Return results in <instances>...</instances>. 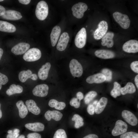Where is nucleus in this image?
Returning a JSON list of instances; mask_svg holds the SVG:
<instances>
[{
  "instance_id": "33",
  "label": "nucleus",
  "mask_w": 138,
  "mask_h": 138,
  "mask_svg": "<svg viewBox=\"0 0 138 138\" xmlns=\"http://www.w3.org/2000/svg\"><path fill=\"white\" fill-rule=\"evenodd\" d=\"M20 131L19 130L16 128L8 130L6 138H17L19 135Z\"/></svg>"
},
{
  "instance_id": "11",
  "label": "nucleus",
  "mask_w": 138,
  "mask_h": 138,
  "mask_svg": "<svg viewBox=\"0 0 138 138\" xmlns=\"http://www.w3.org/2000/svg\"><path fill=\"white\" fill-rule=\"evenodd\" d=\"M123 50L128 53H136L138 52V41L131 40L126 42L122 46Z\"/></svg>"
},
{
  "instance_id": "30",
  "label": "nucleus",
  "mask_w": 138,
  "mask_h": 138,
  "mask_svg": "<svg viewBox=\"0 0 138 138\" xmlns=\"http://www.w3.org/2000/svg\"><path fill=\"white\" fill-rule=\"evenodd\" d=\"M121 86L120 84L116 82H114L113 88L110 92L111 95L114 98L120 96L121 94Z\"/></svg>"
},
{
  "instance_id": "14",
  "label": "nucleus",
  "mask_w": 138,
  "mask_h": 138,
  "mask_svg": "<svg viewBox=\"0 0 138 138\" xmlns=\"http://www.w3.org/2000/svg\"><path fill=\"white\" fill-rule=\"evenodd\" d=\"M122 116L124 120L132 126H135L138 123V119L136 116L131 111L124 110L122 112Z\"/></svg>"
},
{
  "instance_id": "28",
  "label": "nucleus",
  "mask_w": 138,
  "mask_h": 138,
  "mask_svg": "<svg viewBox=\"0 0 138 138\" xmlns=\"http://www.w3.org/2000/svg\"><path fill=\"white\" fill-rule=\"evenodd\" d=\"M136 91V88L134 84L130 82H128L123 87L121 88V94L125 95L127 94H132Z\"/></svg>"
},
{
  "instance_id": "21",
  "label": "nucleus",
  "mask_w": 138,
  "mask_h": 138,
  "mask_svg": "<svg viewBox=\"0 0 138 138\" xmlns=\"http://www.w3.org/2000/svg\"><path fill=\"white\" fill-rule=\"evenodd\" d=\"M63 115L62 114L58 111L49 110L45 113L44 117L48 121L50 120L52 118L56 121H58L61 119Z\"/></svg>"
},
{
  "instance_id": "46",
  "label": "nucleus",
  "mask_w": 138,
  "mask_h": 138,
  "mask_svg": "<svg viewBox=\"0 0 138 138\" xmlns=\"http://www.w3.org/2000/svg\"><path fill=\"white\" fill-rule=\"evenodd\" d=\"M134 81L136 86L138 88V75H137L135 77Z\"/></svg>"
},
{
  "instance_id": "44",
  "label": "nucleus",
  "mask_w": 138,
  "mask_h": 138,
  "mask_svg": "<svg viewBox=\"0 0 138 138\" xmlns=\"http://www.w3.org/2000/svg\"><path fill=\"white\" fill-rule=\"evenodd\" d=\"M6 11L5 8L0 5V16H2L4 14Z\"/></svg>"
},
{
  "instance_id": "24",
  "label": "nucleus",
  "mask_w": 138,
  "mask_h": 138,
  "mask_svg": "<svg viewBox=\"0 0 138 138\" xmlns=\"http://www.w3.org/2000/svg\"><path fill=\"white\" fill-rule=\"evenodd\" d=\"M25 127L30 130L35 132L42 131L44 128V125L39 122L27 123L25 125Z\"/></svg>"
},
{
  "instance_id": "23",
  "label": "nucleus",
  "mask_w": 138,
  "mask_h": 138,
  "mask_svg": "<svg viewBox=\"0 0 138 138\" xmlns=\"http://www.w3.org/2000/svg\"><path fill=\"white\" fill-rule=\"evenodd\" d=\"M16 28L13 24L6 21L0 20V31L12 33L15 32Z\"/></svg>"
},
{
  "instance_id": "52",
  "label": "nucleus",
  "mask_w": 138,
  "mask_h": 138,
  "mask_svg": "<svg viewBox=\"0 0 138 138\" xmlns=\"http://www.w3.org/2000/svg\"><path fill=\"white\" fill-rule=\"evenodd\" d=\"M4 1L3 0H0V2H2V1Z\"/></svg>"
},
{
  "instance_id": "34",
  "label": "nucleus",
  "mask_w": 138,
  "mask_h": 138,
  "mask_svg": "<svg viewBox=\"0 0 138 138\" xmlns=\"http://www.w3.org/2000/svg\"><path fill=\"white\" fill-rule=\"evenodd\" d=\"M53 138H67V137L65 131L59 129L55 132Z\"/></svg>"
},
{
  "instance_id": "31",
  "label": "nucleus",
  "mask_w": 138,
  "mask_h": 138,
  "mask_svg": "<svg viewBox=\"0 0 138 138\" xmlns=\"http://www.w3.org/2000/svg\"><path fill=\"white\" fill-rule=\"evenodd\" d=\"M72 121H75L74 126L76 128H79L84 125L83 119L78 114H74L72 118Z\"/></svg>"
},
{
  "instance_id": "7",
  "label": "nucleus",
  "mask_w": 138,
  "mask_h": 138,
  "mask_svg": "<svg viewBox=\"0 0 138 138\" xmlns=\"http://www.w3.org/2000/svg\"><path fill=\"white\" fill-rule=\"evenodd\" d=\"M69 67L71 73L73 77H79L82 76L83 72V67L76 59H72L70 62Z\"/></svg>"
},
{
  "instance_id": "15",
  "label": "nucleus",
  "mask_w": 138,
  "mask_h": 138,
  "mask_svg": "<svg viewBox=\"0 0 138 138\" xmlns=\"http://www.w3.org/2000/svg\"><path fill=\"white\" fill-rule=\"evenodd\" d=\"M18 77L20 81L22 83L25 82L29 78L36 80L38 78L37 75L32 74L31 71L29 70L20 71Z\"/></svg>"
},
{
  "instance_id": "26",
  "label": "nucleus",
  "mask_w": 138,
  "mask_h": 138,
  "mask_svg": "<svg viewBox=\"0 0 138 138\" xmlns=\"http://www.w3.org/2000/svg\"><path fill=\"white\" fill-rule=\"evenodd\" d=\"M16 105L18 109L20 117L22 118H25L28 113V110L24 102L22 100H20L16 102Z\"/></svg>"
},
{
  "instance_id": "16",
  "label": "nucleus",
  "mask_w": 138,
  "mask_h": 138,
  "mask_svg": "<svg viewBox=\"0 0 138 138\" xmlns=\"http://www.w3.org/2000/svg\"><path fill=\"white\" fill-rule=\"evenodd\" d=\"M2 17L6 20H15L20 19L22 16L21 13L18 11L13 10H6Z\"/></svg>"
},
{
  "instance_id": "40",
  "label": "nucleus",
  "mask_w": 138,
  "mask_h": 138,
  "mask_svg": "<svg viewBox=\"0 0 138 138\" xmlns=\"http://www.w3.org/2000/svg\"><path fill=\"white\" fill-rule=\"evenodd\" d=\"M95 107L93 105L89 104L87 107V112L90 115H93L95 112Z\"/></svg>"
},
{
  "instance_id": "6",
  "label": "nucleus",
  "mask_w": 138,
  "mask_h": 138,
  "mask_svg": "<svg viewBox=\"0 0 138 138\" xmlns=\"http://www.w3.org/2000/svg\"><path fill=\"white\" fill-rule=\"evenodd\" d=\"M113 16L115 21L122 28L126 29L129 27L130 21L127 15L116 12L113 14Z\"/></svg>"
},
{
  "instance_id": "9",
  "label": "nucleus",
  "mask_w": 138,
  "mask_h": 138,
  "mask_svg": "<svg viewBox=\"0 0 138 138\" xmlns=\"http://www.w3.org/2000/svg\"><path fill=\"white\" fill-rule=\"evenodd\" d=\"M98 26L93 34L94 38L96 40L102 38L106 33L108 28V23L104 20L100 21Z\"/></svg>"
},
{
  "instance_id": "38",
  "label": "nucleus",
  "mask_w": 138,
  "mask_h": 138,
  "mask_svg": "<svg viewBox=\"0 0 138 138\" xmlns=\"http://www.w3.org/2000/svg\"><path fill=\"white\" fill-rule=\"evenodd\" d=\"M8 79L7 76L0 72V84L4 85L8 82Z\"/></svg>"
},
{
  "instance_id": "50",
  "label": "nucleus",
  "mask_w": 138,
  "mask_h": 138,
  "mask_svg": "<svg viewBox=\"0 0 138 138\" xmlns=\"http://www.w3.org/2000/svg\"><path fill=\"white\" fill-rule=\"evenodd\" d=\"M97 100H95V101L93 103V105H96L97 103Z\"/></svg>"
},
{
  "instance_id": "39",
  "label": "nucleus",
  "mask_w": 138,
  "mask_h": 138,
  "mask_svg": "<svg viewBox=\"0 0 138 138\" xmlns=\"http://www.w3.org/2000/svg\"><path fill=\"white\" fill-rule=\"evenodd\" d=\"M130 67L132 70L134 72L138 73V61L132 62L131 64Z\"/></svg>"
},
{
  "instance_id": "25",
  "label": "nucleus",
  "mask_w": 138,
  "mask_h": 138,
  "mask_svg": "<svg viewBox=\"0 0 138 138\" xmlns=\"http://www.w3.org/2000/svg\"><path fill=\"white\" fill-rule=\"evenodd\" d=\"M108 102L107 98L101 97L97 102L95 109V112L97 114L101 113L104 110Z\"/></svg>"
},
{
  "instance_id": "17",
  "label": "nucleus",
  "mask_w": 138,
  "mask_h": 138,
  "mask_svg": "<svg viewBox=\"0 0 138 138\" xmlns=\"http://www.w3.org/2000/svg\"><path fill=\"white\" fill-rule=\"evenodd\" d=\"M94 54L96 57L103 59L112 58L115 56L113 52L104 49L97 50L95 52Z\"/></svg>"
},
{
  "instance_id": "19",
  "label": "nucleus",
  "mask_w": 138,
  "mask_h": 138,
  "mask_svg": "<svg viewBox=\"0 0 138 138\" xmlns=\"http://www.w3.org/2000/svg\"><path fill=\"white\" fill-rule=\"evenodd\" d=\"M51 66L50 63L47 62L42 65L39 69L38 72V76L40 79L44 80L47 78Z\"/></svg>"
},
{
  "instance_id": "22",
  "label": "nucleus",
  "mask_w": 138,
  "mask_h": 138,
  "mask_svg": "<svg viewBox=\"0 0 138 138\" xmlns=\"http://www.w3.org/2000/svg\"><path fill=\"white\" fill-rule=\"evenodd\" d=\"M25 103L29 112L36 115H38L40 113V109L34 100L32 99L27 100Z\"/></svg>"
},
{
  "instance_id": "35",
  "label": "nucleus",
  "mask_w": 138,
  "mask_h": 138,
  "mask_svg": "<svg viewBox=\"0 0 138 138\" xmlns=\"http://www.w3.org/2000/svg\"><path fill=\"white\" fill-rule=\"evenodd\" d=\"M102 74L106 77V81L109 82L112 78V72L109 69L107 68H104L102 71Z\"/></svg>"
},
{
  "instance_id": "5",
  "label": "nucleus",
  "mask_w": 138,
  "mask_h": 138,
  "mask_svg": "<svg viewBox=\"0 0 138 138\" xmlns=\"http://www.w3.org/2000/svg\"><path fill=\"white\" fill-rule=\"evenodd\" d=\"M49 13V8L47 3L41 1L37 4L35 10V15L38 19L43 21L46 19Z\"/></svg>"
},
{
  "instance_id": "27",
  "label": "nucleus",
  "mask_w": 138,
  "mask_h": 138,
  "mask_svg": "<svg viewBox=\"0 0 138 138\" xmlns=\"http://www.w3.org/2000/svg\"><path fill=\"white\" fill-rule=\"evenodd\" d=\"M23 88L22 86L19 85L12 84L10 86L9 88L6 91V94L9 96L16 94H20L23 91Z\"/></svg>"
},
{
  "instance_id": "43",
  "label": "nucleus",
  "mask_w": 138,
  "mask_h": 138,
  "mask_svg": "<svg viewBox=\"0 0 138 138\" xmlns=\"http://www.w3.org/2000/svg\"><path fill=\"white\" fill-rule=\"evenodd\" d=\"M83 138H99L98 136L95 134H90L88 135Z\"/></svg>"
},
{
  "instance_id": "13",
  "label": "nucleus",
  "mask_w": 138,
  "mask_h": 138,
  "mask_svg": "<svg viewBox=\"0 0 138 138\" xmlns=\"http://www.w3.org/2000/svg\"><path fill=\"white\" fill-rule=\"evenodd\" d=\"M30 47V44L25 42H20L14 46L12 49V52L16 55L25 53Z\"/></svg>"
},
{
  "instance_id": "48",
  "label": "nucleus",
  "mask_w": 138,
  "mask_h": 138,
  "mask_svg": "<svg viewBox=\"0 0 138 138\" xmlns=\"http://www.w3.org/2000/svg\"><path fill=\"white\" fill-rule=\"evenodd\" d=\"M1 105L0 103V119H1L2 118V112L1 109Z\"/></svg>"
},
{
  "instance_id": "51",
  "label": "nucleus",
  "mask_w": 138,
  "mask_h": 138,
  "mask_svg": "<svg viewBox=\"0 0 138 138\" xmlns=\"http://www.w3.org/2000/svg\"><path fill=\"white\" fill-rule=\"evenodd\" d=\"M2 85L0 84V90L1 89L2 87Z\"/></svg>"
},
{
  "instance_id": "12",
  "label": "nucleus",
  "mask_w": 138,
  "mask_h": 138,
  "mask_svg": "<svg viewBox=\"0 0 138 138\" xmlns=\"http://www.w3.org/2000/svg\"><path fill=\"white\" fill-rule=\"evenodd\" d=\"M49 89L48 86L45 84H42L36 86L32 91L33 94L35 96L43 97L47 96Z\"/></svg>"
},
{
  "instance_id": "29",
  "label": "nucleus",
  "mask_w": 138,
  "mask_h": 138,
  "mask_svg": "<svg viewBox=\"0 0 138 138\" xmlns=\"http://www.w3.org/2000/svg\"><path fill=\"white\" fill-rule=\"evenodd\" d=\"M48 105L52 108H55L57 109L62 110L66 107V104L64 102H59L55 99H51L49 102Z\"/></svg>"
},
{
  "instance_id": "47",
  "label": "nucleus",
  "mask_w": 138,
  "mask_h": 138,
  "mask_svg": "<svg viewBox=\"0 0 138 138\" xmlns=\"http://www.w3.org/2000/svg\"><path fill=\"white\" fill-rule=\"evenodd\" d=\"M3 53V49L0 48V60L1 59Z\"/></svg>"
},
{
  "instance_id": "42",
  "label": "nucleus",
  "mask_w": 138,
  "mask_h": 138,
  "mask_svg": "<svg viewBox=\"0 0 138 138\" xmlns=\"http://www.w3.org/2000/svg\"><path fill=\"white\" fill-rule=\"evenodd\" d=\"M77 98L80 101L84 98V95L83 93L81 92H78L76 94Z\"/></svg>"
},
{
  "instance_id": "1",
  "label": "nucleus",
  "mask_w": 138,
  "mask_h": 138,
  "mask_svg": "<svg viewBox=\"0 0 138 138\" xmlns=\"http://www.w3.org/2000/svg\"><path fill=\"white\" fill-rule=\"evenodd\" d=\"M88 8L87 5L83 2H79L72 4L68 10V17L66 19L68 25L75 24L76 20L83 18Z\"/></svg>"
},
{
  "instance_id": "8",
  "label": "nucleus",
  "mask_w": 138,
  "mask_h": 138,
  "mask_svg": "<svg viewBox=\"0 0 138 138\" xmlns=\"http://www.w3.org/2000/svg\"><path fill=\"white\" fill-rule=\"evenodd\" d=\"M41 55L40 50L37 48H33L27 51L24 55L23 58L26 61L33 62L40 59Z\"/></svg>"
},
{
  "instance_id": "20",
  "label": "nucleus",
  "mask_w": 138,
  "mask_h": 138,
  "mask_svg": "<svg viewBox=\"0 0 138 138\" xmlns=\"http://www.w3.org/2000/svg\"><path fill=\"white\" fill-rule=\"evenodd\" d=\"M114 36V33L109 32L106 33L102 38L101 44L103 46H106L108 48L112 47L114 44L113 38Z\"/></svg>"
},
{
  "instance_id": "3",
  "label": "nucleus",
  "mask_w": 138,
  "mask_h": 138,
  "mask_svg": "<svg viewBox=\"0 0 138 138\" xmlns=\"http://www.w3.org/2000/svg\"><path fill=\"white\" fill-rule=\"evenodd\" d=\"M68 25L66 18L63 17L59 23L52 28L50 35L52 47L56 46L62 33Z\"/></svg>"
},
{
  "instance_id": "10",
  "label": "nucleus",
  "mask_w": 138,
  "mask_h": 138,
  "mask_svg": "<svg viewBox=\"0 0 138 138\" xmlns=\"http://www.w3.org/2000/svg\"><path fill=\"white\" fill-rule=\"evenodd\" d=\"M127 129L128 125L126 123L122 120H118L112 131V134L114 136L122 134L126 132Z\"/></svg>"
},
{
  "instance_id": "41",
  "label": "nucleus",
  "mask_w": 138,
  "mask_h": 138,
  "mask_svg": "<svg viewBox=\"0 0 138 138\" xmlns=\"http://www.w3.org/2000/svg\"><path fill=\"white\" fill-rule=\"evenodd\" d=\"M27 137V138H41L40 134L36 132L29 133Z\"/></svg>"
},
{
  "instance_id": "32",
  "label": "nucleus",
  "mask_w": 138,
  "mask_h": 138,
  "mask_svg": "<svg viewBox=\"0 0 138 138\" xmlns=\"http://www.w3.org/2000/svg\"><path fill=\"white\" fill-rule=\"evenodd\" d=\"M97 95V93L94 91H91L88 92L85 95L84 100L86 104L89 103Z\"/></svg>"
},
{
  "instance_id": "45",
  "label": "nucleus",
  "mask_w": 138,
  "mask_h": 138,
  "mask_svg": "<svg viewBox=\"0 0 138 138\" xmlns=\"http://www.w3.org/2000/svg\"><path fill=\"white\" fill-rule=\"evenodd\" d=\"M19 2L22 4L27 5L31 1L30 0H19Z\"/></svg>"
},
{
  "instance_id": "49",
  "label": "nucleus",
  "mask_w": 138,
  "mask_h": 138,
  "mask_svg": "<svg viewBox=\"0 0 138 138\" xmlns=\"http://www.w3.org/2000/svg\"><path fill=\"white\" fill-rule=\"evenodd\" d=\"M17 138H25V137L24 135H21L18 137Z\"/></svg>"
},
{
  "instance_id": "4",
  "label": "nucleus",
  "mask_w": 138,
  "mask_h": 138,
  "mask_svg": "<svg viewBox=\"0 0 138 138\" xmlns=\"http://www.w3.org/2000/svg\"><path fill=\"white\" fill-rule=\"evenodd\" d=\"M73 33L74 35L73 40L75 46L79 49L83 48L85 45L87 39L86 28L83 27Z\"/></svg>"
},
{
  "instance_id": "36",
  "label": "nucleus",
  "mask_w": 138,
  "mask_h": 138,
  "mask_svg": "<svg viewBox=\"0 0 138 138\" xmlns=\"http://www.w3.org/2000/svg\"><path fill=\"white\" fill-rule=\"evenodd\" d=\"M120 138H138V133L133 132H130L121 134Z\"/></svg>"
},
{
  "instance_id": "37",
  "label": "nucleus",
  "mask_w": 138,
  "mask_h": 138,
  "mask_svg": "<svg viewBox=\"0 0 138 138\" xmlns=\"http://www.w3.org/2000/svg\"><path fill=\"white\" fill-rule=\"evenodd\" d=\"M70 103L71 106H73L76 108H79L80 105V101L75 98H73L70 100Z\"/></svg>"
},
{
  "instance_id": "2",
  "label": "nucleus",
  "mask_w": 138,
  "mask_h": 138,
  "mask_svg": "<svg viewBox=\"0 0 138 138\" xmlns=\"http://www.w3.org/2000/svg\"><path fill=\"white\" fill-rule=\"evenodd\" d=\"M73 33L68 25L62 33L56 45L57 50L60 52L65 51L72 40Z\"/></svg>"
},
{
  "instance_id": "18",
  "label": "nucleus",
  "mask_w": 138,
  "mask_h": 138,
  "mask_svg": "<svg viewBox=\"0 0 138 138\" xmlns=\"http://www.w3.org/2000/svg\"><path fill=\"white\" fill-rule=\"evenodd\" d=\"M106 80V77L102 74L98 73L88 77L86 79V81L88 84H92L101 83Z\"/></svg>"
}]
</instances>
